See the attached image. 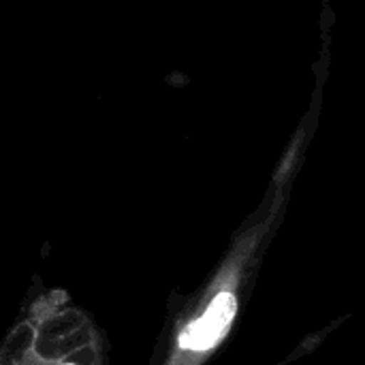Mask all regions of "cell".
<instances>
[{"label":"cell","instance_id":"6da1fadb","mask_svg":"<svg viewBox=\"0 0 365 365\" xmlns=\"http://www.w3.org/2000/svg\"><path fill=\"white\" fill-rule=\"evenodd\" d=\"M269 225L272 220L259 222L233 246L229 259L214 276L203 299L199 302L197 312L178 334L169 365H201L227 338L237 312L246 269L252 263L255 252L261 246V240L265 237Z\"/></svg>","mask_w":365,"mask_h":365},{"label":"cell","instance_id":"7a4b0ae2","mask_svg":"<svg viewBox=\"0 0 365 365\" xmlns=\"http://www.w3.org/2000/svg\"><path fill=\"white\" fill-rule=\"evenodd\" d=\"M26 344H28V349H30V351L26 353V357L30 359V364L32 365H38V357H36V351H34L32 338H28V340H26ZM11 364H13V361H11ZM41 365H101V364H98L96 355H92L88 361H83V359H77V357H68V355H64V357H47V359H43V357H41Z\"/></svg>","mask_w":365,"mask_h":365}]
</instances>
